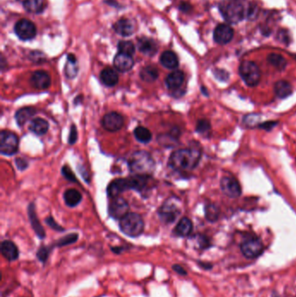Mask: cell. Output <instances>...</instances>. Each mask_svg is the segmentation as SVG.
Segmentation results:
<instances>
[{"label":"cell","mask_w":296,"mask_h":297,"mask_svg":"<svg viewBox=\"0 0 296 297\" xmlns=\"http://www.w3.org/2000/svg\"><path fill=\"white\" fill-rule=\"evenodd\" d=\"M215 76L218 80H228L229 79V73H228L226 70H221V69H217L215 70Z\"/></svg>","instance_id":"42"},{"label":"cell","mask_w":296,"mask_h":297,"mask_svg":"<svg viewBox=\"0 0 296 297\" xmlns=\"http://www.w3.org/2000/svg\"><path fill=\"white\" fill-rule=\"evenodd\" d=\"M77 127L75 126V125H71V127H70V131H69V139H68V142H69V144H74V143L77 142Z\"/></svg>","instance_id":"40"},{"label":"cell","mask_w":296,"mask_h":297,"mask_svg":"<svg viewBox=\"0 0 296 297\" xmlns=\"http://www.w3.org/2000/svg\"><path fill=\"white\" fill-rule=\"evenodd\" d=\"M119 227L124 234L130 237H137L144 230V222L136 213H128L119 222Z\"/></svg>","instance_id":"3"},{"label":"cell","mask_w":296,"mask_h":297,"mask_svg":"<svg viewBox=\"0 0 296 297\" xmlns=\"http://www.w3.org/2000/svg\"><path fill=\"white\" fill-rule=\"evenodd\" d=\"M274 93L279 99L288 98L292 94V86L288 81L280 80L274 84Z\"/></svg>","instance_id":"28"},{"label":"cell","mask_w":296,"mask_h":297,"mask_svg":"<svg viewBox=\"0 0 296 297\" xmlns=\"http://www.w3.org/2000/svg\"><path fill=\"white\" fill-rule=\"evenodd\" d=\"M234 37V31L226 24H220L214 31V39L217 44H226Z\"/></svg>","instance_id":"13"},{"label":"cell","mask_w":296,"mask_h":297,"mask_svg":"<svg viewBox=\"0 0 296 297\" xmlns=\"http://www.w3.org/2000/svg\"><path fill=\"white\" fill-rule=\"evenodd\" d=\"M77 238H78V235L73 233V234H70V235H66L65 237H63V238L59 240L58 242H57V244L59 246L68 245V244H70V243H73V242H76Z\"/></svg>","instance_id":"37"},{"label":"cell","mask_w":296,"mask_h":297,"mask_svg":"<svg viewBox=\"0 0 296 297\" xmlns=\"http://www.w3.org/2000/svg\"><path fill=\"white\" fill-rule=\"evenodd\" d=\"M113 27L116 33H118L121 36H124V37H129L135 32V26H134V24H133L132 20H130V19H120L114 25Z\"/></svg>","instance_id":"19"},{"label":"cell","mask_w":296,"mask_h":297,"mask_svg":"<svg viewBox=\"0 0 296 297\" xmlns=\"http://www.w3.org/2000/svg\"><path fill=\"white\" fill-rule=\"evenodd\" d=\"M134 136L140 143H148L152 139V134L150 130L143 126H138L135 129Z\"/></svg>","instance_id":"33"},{"label":"cell","mask_w":296,"mask_h":297,"mask_svg":"<svg viewBox=\"0 0 296 297\" xmlns=\"http://www.w3.org/2000/svg\"><path fill=\"white\" fill-rule=\"evenodd\" d=\"M48 255H49V249L45 247H41L40 250L37 252V257L42 262H45L47 259Z\"/></svg>","instance_id":"43"},{"label":"cell","mask_w":296,"mask_h":297,"mask_svg":"<svg viewBox=\"0 0 296 297\" xmlns=\"http://www.w3.org/2000/svg\"><path fill=\"white\" fill-rule=\"evenodd\" d=\"M15 33L22 40H31L36 37L37 28L32 21L27 19L19 20L15 25Z\"/></svg>","instance_id":"11"},{"label":"cell","mask_w":296,"mask_h":297,"mask_svg":"<svg viewBox=\"0 0 296 297\" xmlns=\"http://www.w3.org/2000/svg\"><path fill=\"white\" fill-rule=\"evenodd\" d=\"M193 230V224L188 217H183L178 222V224L175 228V234L178 236L185 237L190 235Z\"/></svg>","instance_id":"27"},{"label":"cell","mask_w":296,"mask_h":297,"mask_svg":"<svg viewBox=\"0 0 296 297\" xmlns=\"http://www.w3.org/2000/svg\"><path fill=\"white\" fill-rule=\"evenodd\" d=\"M19 137L9 131L0 132V153L4 156H12L16 154L19 149Z\"/></svg>","instance_id":"6"},{"label":"cell","mask_w":296,"mask_h":297,"mask_svg":"<svg viewBox=\"0 0 296 297\" xmlns=\"http://www.w3.org/2000/svg\"><path fill=\"white\" fill-rule=\"evenodd\" d=\"M36 114V110L33 107H24L22 109H19L15 114V119L17 124L20 127L26 125L31 118Z\"/></svg>","instance_id":"23"},{"label":"cell","mask_w":296,"mask_h":297,"mask_svg":"<svg viewBox=\"0 0 296 297\" xmlns=\"http://www.w3.org/2000/svg\"><path fill=\"white\" fill-rule=\"evenodd\" d=\"M114 66L121 72H126L133 68L134 60L132 59V56L126 55L119 52L114 59Z\"/></svg>","instance_id":"17"},{"label":"cell","mask_w":296,"mask_h":297,"mask_svg":"<svg viewBox=\"0 0 296 297\" xmlns=\"http://www.w3.org/2000/svg\"><path fill=\"white\" fill-rule=\"evenodd\" d=\"M201 159V151L197 148L180 149L172 153L168 165L176 170H192Z\"/></svg>","instance_id":"1"},{"label":"cell","mask_w":296,"mask_h":297,"mask_svg":"<svg viewBox=\"0 0 296 297\" xmlns=\"http://www.w3.org/2000/svg\"><path fill=\"white\" fill-rule=\"evenodd\" d=\"M184 82V73L182 70H175L165 79V84L169 90L179 89Z\"/></svg>","instance_id":"21"},{"label":"cell","mask_w":296,"mask_h":297,"mask_svg":"<svg viewBox=\"0 0 296 297\" xmlns=\"http://www.w3.org/2000/svg\"><path fill=\"white\" fill-rule=\"evenodd\" d=\"M128 179L130 190H134L138 192L145 191L150 187L152 184V179L150 176H141V175H134L130 176Z\"/></svg>","instance_id":"15"},{"label":"cell","mask_w":296,"mask_h":297,"mask_svg":"<svg viewBox=\"0 0 296 297\" xmlns=\"http://www.w3.org/2000/svg\"><path fill=\"white\" fill-rule=\"evenodd\" d=\"M66 75L68 78H74L77 75L78 66L76 57L73 54H69L67 57V64L66 66Z\"/></svg>","instance_id":"30"},{"label":"cell","mask_w":296,"mask_h":297,"mask_svg":"<svg viewBox=\"0 0 296 297\" xmlns=\"http://www.w3.org/2000/svg\"><path fill=\"white\" fill-rule=\"evenodd\" d=\"M1 253L8 261L16 260L19 256L18 247L11 241H4L1 243Z\"/></svg>","instance_id":"20"},{"label":"cell","mask_w":296,"mask_h":297,"mask_svg":"<svg viewBox=\"0 0 296 297\" xmlns=\"http://www.w3.org/2000/svg\"><path fill=\"white\" fill-rule=\"evenodd\" d=\"M31 84L34 88L46 90L51 86V76L44 70H37L32 75Z\"/></svg>","instance_id":"16"},{"label":"cell","mask_w":296,"mask_h":297,"mask_svg":"<svg viewBox=\"0 0 296 297\" xmlns=\"http://www.w3.org/2000/svg\"><path fill=\"white\" fill-rule=\"evenodd\" d=\"M239 74L246 85L254 87L261 80V70L256 63L243 61L239 66Z\"/></svg>","instance_id":"4"},{"label":"cell","mask_w":296,"mask_h":297,"mask_svg":"<svg viewBox=\"0 0 296 297\" xmlns=\"http://www.w3.org/2000/svg\"><path fill=\"white\" fill-rule=\"evenodd\" d=\"M130 205L128 202L123 198H111V202L109 203L108 212L110 217L115 220L120 221L128 214Z\"/></svg>","instance_id":"8"},{"label":"cell","mask_w":296,"mask_h":297,"mask_svg":"<svg viewBox=\"0 0 296 297\" xmlns=\"http://www.w3.org/2000/svg\"><path fill=\"white\" fill-rule=\"evenodd\" d=\"M62 174L66 177V179L69 180V182L76 183L77 181L73 171L68 166H66V165H65L62 168Z\"/></svg>","instance_id":"39"},{"label":"cell","mask_w":296,"mask_h":297,"mask_svg":"<svg viewBox=\"0 0 296 297\" xmlns=\"http://www.w3.org/2000/svg\"><path fill=\"white\" fill-rule=\"evenodd\" d=\"M15 163H16V165H17V167H18L19 170H25L29 165H28V162L25 160V159H23V158H17L15 160Z\"/></svg>","instance_id":"44"},{"label":"cell","mask_w":296,"mask_h":297,"mask_svg":"<svg viewBox=\"0 0 296 297\" xmlns=\"http://www.w3.org/2000/svg\"><path fill=\"white\" fill-rule=\"evenodd\" d=\"M125 125V118L117 112H110L103 116L102 119V125L106 131L115 132L119 131Z\"/></svg>","instance_id":"12"},{"label":"cell","mask_w":296,"mask_h":297,"mask_svg":"<svg viewBox=\"0 0 296 297\" xmlns=\"http://www.w3.org/2000/svg\"><path fill=\"white\" fill-rule=\"evenodd\" d=\"M29 130L37 136H43L49 130V124L43 118H36L30 123Z\"/></svg>","instance_id":"22"},{"label":"cell","mask_w":296,"mask_h":297,"mask_svg":"<svg viewBox=\"0 0 296 297\" xmlns=\"http://www.w3.org/2000/svg\"><path fill=\"white\" fill-rule=\"evenodd\" d=\"M223 17L230 24L240 22L244 18L245 11L240 0H230L222 9Z\"/></svg>","instance_id":"5"},{"label":"cell","mask_w":296,"mask_h":297,"mask_svg":"<svg viewBox=\"0 0 296 297\" xmlns=\"http://www.w3.org/2000/svg\"><path fill=\"white\" fill-rule=\"evenodd\" d=\"M173 269H174L176 273H178L179 275H187V272L185 271V269H184L183 267H181L180 265H174V266H173Z\"/></svg>","instance_id":"46"},{"label":"cell","mask_w":296,"mask_h":297,"mask_svg":"<svg viewBox=\"0 0 296 297\" xmlns=\"http://www.w3.org/2000/svg\"><path fill=\"white\" fill-rule=\"evenodd\" d=\"M180 9L182 11H184V12H188L191 9V5L190 4H188V3H182V4H180Z\"/></svg>","instance_id":"47"},{"label":"cell","mask_w":296,"mask_h":297,"mask_svg":"<svg viewBox=\"0 0 296 297\" xmlns=\"http://www.w3.org/2000/svg\"><path fill=\"white\" fill-rule=\"evenodd\" d=\"M241 253L248 258H256L263 253L264 246L261 240L256 237L245 240L241 244Z\"/></svg>","instance_id":"9"},{"label":"cell","mask_w":296,"mask_h":297,"mask_svg":"<svg viewBox=\"0 0 296 297\" xmlns=\"http://www.w3.org/2000/svg\"><path fill=\"white\" fill-rule=\"evenodd\" d=\"M267 61L278 70H284L287 66V60L282 55L272 53L267 57Z\"/></svg>","instance_id":"34"},{"label":"cell","mask_w":296,"mask_h":297,"mask_svg":"<svg viewBox=\"0 0 296 297\" xmlns=\"http://www.w3.org/2000/svg\"><path fill=\"white\" fill-rule=\"evenodd\" d=\"M23 5L26 11L32 13H40L44 11V0H24Z\"/></svg>","instance_id":"31"},{"label":"cell","mask_w":296,"mask_h":297,"mask_svg":"<svg viewBox=\"0 0 296 297\" xmlns=\"http://www.w3.org/2000/svg\"><path fill=\"white\" fill-rule=\"evenodd\" d=\"M220 185L223 193L229 198H237L241 195V185L234 176H223Z\"/></svg>","instance_id":"10"},{"label":"cell","mask_w":296,"mask_h":297,"mask_svg":"<svg viewBox=\"0 0 296 297\" xmlns=\"http://www.w3.org/2000/svg\"><path fill=\"white\" fill-rule=\"evenodd\" d=\"M211 130L210 127V124L208 120H205V119H201L199 120L197 124V132L201 134V136H206L209 134Z\"/></svg>","instance_id":"36"},{"label":"cell","mask_w":296,"mask_h":297,"mask_svg":"<svg viewBox=\"0 0 296 297\" xmlns=\"http://www.w3.org/2000/svg\"><path fill=\"white\" fill-rule=\"evenodd\" d=\"M158 76H159V73H158V69L151 66L144 67L140 72V77L142 78V80L148 82V83H152L154 81L157 80Z\"/></svg>","instance_id":"32"},{"label":"cell","mask_w":296,"mask_h":297,"mask_svg":"<svg viewBox=\"0 0 296 297\" xmlns=\"http://www.w3.org/2000/svg\"><path fill=\"white\" fill-rule=\"evenodd\" d=\"M120 53L132 56L135 53V45L131 41H121L117 45Z\"/></svg>","instance_id":"35"},{"label":"cell","mask_w":296,"mask_h":297,"mask_svg":"<svg viewBox=\"0 0 296 297\" xmlns=\"http://www.w3.org/2000/svg\"><path fill=\"white\" fill-rule=\"evenodd\" d=\"M82 194L75 189H69L64 193V200L66 205L69 207H76L82 201Z\"/></svg>","instance_id":"29"},{"label":"cell","mask_w":296,"mask_h":297,"mask_svg":"<svg viewBox=\"0 0 296 297\" xmlns=\"http://www.w3.org/2000/svg\"><path fill=\"white\" fill-rule=\"evenodd\" d=\"M277 123L275 122H267V123H264L262 125H260V127H262V129H265V130H270V129L274 128V126L276 125Z\"/></svg>","instance_id":"45"},{"label":"cell","mask_w":296,"mask_h":297,"mask_svg":"<svg viewBox=\"0 0 296 297\" xmlns=\"http://www.w3.org/2000/svg\"><path fill=\"white\" fill-rule=\"evenodd\" d=\"M100 78L102 84L109 87H113L119 81L117 71L111 68H105L104 70H102L100 74Z\"/></svg>","instance_id":"24"},{"label":"cell","mask_w":296,"mask_h":297,"mask_svg":"<svg viewBox=\"0 0 296 297\" xmlns=\"http://www.w3.org/2000/svg\"><path fill=\"white\" fill-rule=\"evenodd\" d=\"M129 169L134 175L150 176L155 169V161L151 155L144 151H135L130 157Z\"/></svg>","instance_id":"2"},{"label":"cell","mask_w":296,"mask_h":297,"mask_svg":"<svg viewBox=\"0 0 296 297\" xmlns=\"http://www.w3.org/2000/svg\"><path fill=\"white\" fill-rule=\"evenodd\" d=\"M130 190L129 182L127 178H118L110 182L107 187V195L110 198L119 197L123 192Z\"/></svg>","instance_id":"14"},{"label":"cell","mask_w":296,"mask_h":297,"mask_svg":"<svg viewBox=\"0 0 296 297\" xmlns=\"http://www.w3.org/2000/svg\"><path fill=\"white\" fill-rule=\"evenodd\" d=\"M28 215H29L30 222L32 224L33 230L37 234L39 238H44L45 236V231L44 228L42 227L39 220L37 218V213H36V206L34 203H31L28 207Z\"/></svg>","instance_id":"18"},{"label":"cell","mask_w":296,"mask_h":297,"mask_svg":"<svg viewBox=\"0 0 296 297\" xmlns=\"http://www.w3.org/2000/svg\"><path fill=\"white\" fill-rule=\"evenodd\" d=\"M205 214H206L207 219L208 221H210V222L216 221L217 219V217H218V211H217V209H216V208L213 205L208 206L206 208Z\"/></svg>","instance_id":"38"},{"label":"cell","mask_w":296,"mask_h":297,"mask_svg":"<svg viewBox=\"0 0 296 297\" xmlns=\"http://www.w3.org/2000/svg\"><path fill=\"white\" fill-rule=\"evenodd\" d=\"M176 201V198H169L159 209V217L165 224H172L179 217L181 209Z\"/></svg>","instance_id":"7"},{"label":"cell","mask_w":296,"mask_h":297,"mask_svg":"<svg viewBox=\"0 0 296 297\" xmlns=\"http://www.w3.org/2000/svg\"><path fill=\"white\" fill-rule=\"evenodd\" d=\"M160 62H161L162 66L167 69H170V70L176 69L179 65L177 56L176 55L175 52H171V51H166V52H163L161 58H160Z\"/></svg>","instance_id":"25"},{"label":"cell","mask_w":296,"mask_h":297,"mask_svg":"<svg viewBox=\"0 0 296 297\" xmlns=\"http://www.w3.org/2000/svg\"><path fill=\"white\" fill-rule=\"evenodd\" d=\"M45 223L53 230H55L57 231H64V228L61 227L59 224H57L54 219L51 217H49L45 219Z\"/></svg>","instance_id":"41"},{"label":"cell","mask_w":296,"mask_h":297,"mask_svg":"<svg viewBox=\"0 0 296 297\" xmlns=\"http://www.w3.org/2000/svg\"><path fill=\"white\" fill-rule=\"evenodd\" d=\"M138 49L140 52L145 55L153 56L158 52V45L154 40L143 37L138 40Z\"/></svg>","instance_id":"26"}]
</instances>
